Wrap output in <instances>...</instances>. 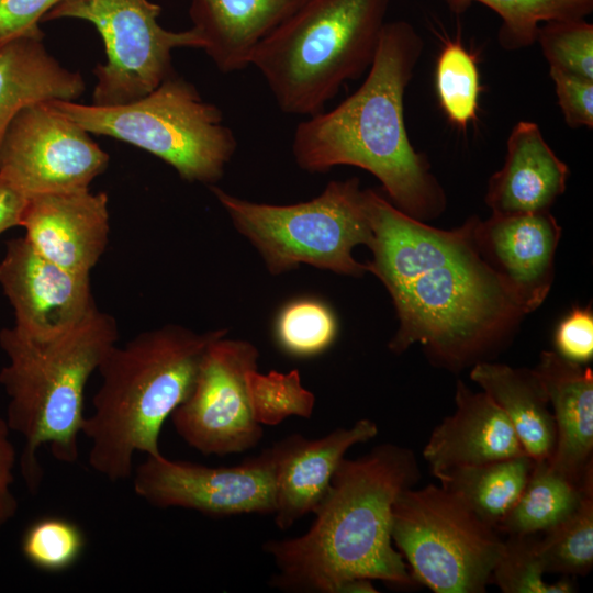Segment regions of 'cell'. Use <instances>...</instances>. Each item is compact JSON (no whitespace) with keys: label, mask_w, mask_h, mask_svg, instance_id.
I'll use <instances>...</instances> for the list:
<instances>
[{"label":"cell","mask_w":593,"mask_h":593,"mask_svg":"<svg viewBox=\"0 0 593 593\" xmlns=\"http://www.w3.org/2000/svg\"><path fill=\"white\" fill-rule=\"evenodd\" d=\"M225 334L167 324L108 350L97 370L93 413L81 428L93 471L118 482L133 474L136 452L161 455L163 424L190 394L209 344Z\"/></svg>","instance_id":"obj_4"},{"label":"cell","mask_w":593,"mask_h":593,"mask_svg":"<svg viewBox=\"0 0 593 593\" xmlns=\"http://www.w3.org/2000/svg\"><path fill=\"white\" fill-rule=\"evenodd\" d=\"M435 85L448 121L466 130L478 118L481 91L477 59L460 38L446 40L438 55Z\"/></svg>","instance_id":"obj_28"},{"label":"cell","mask_w":593,"mask_h":593,"mask_svg":"<svg viewBox=\"0 0 593 593\" xmlns=\"http://www.w3.org/2000/svg\"><path fill=\"white\" fill-rule=\"evenodd\" d=\"M424 42L406 21L385 22L378 49L361 86L329 111L300 122L292 154L312 174L335 166L359 167L382 184L388 200L419 221L434 219L446 197L426 157L410 142L404 120L405 89Z\"/></svg>","instance_id":"obj_2"},{"label":"cell","mask_w":593,"mask_h":593,"mask_svg":"<svg viewBox=\"0 0 593 593\" xmlns=\"http://www.w3.org/2000/svg\"><path fill=\"white\" fill-rule=\"evenodd\" d=\"M26 197L0 176V234L19 226Z\"/></svg>","instance_id":"obj_38"},{"label":"cell","mask_w":593,"mask_h":593,"mask_svg":"<svg viewBox=\"0 0 593 593\" xmlns=\"http://www.w3.org/2000/svg\"><path fill=\"white\" fill-rule=\"evenodd\" d=\"M363 199L372 230L367 270L390 293L400 323L389 349L419 343L432 361L456 371L482 361L524 313L478 249L477 217L445 231L372 189Z\"/></svg>","instance_id":"obj_1"},{"label":"cell","mask_w":593,"mask_h":593,"mask_svg":"<svg viewBox=\"0 0 593 593\" xmlns=\"http://www.w3.org/2000/svg\"><path fill=\"white\" fill-rule=\"evenodd\" d=\"M546 574L538 553L536 534L507 535L501 555L493 568L491 580L504 593H570L573 582L566 575L556 583L544 579Z\"/></svg>","instance_id":"obj_30"},{"label":"cell","mask_w":593,"mask_h":593,"mask_svg":"<svg viewBox=\"0 0 593 593\" xmlns=\"http://www.w3.org/2000/svg\"><path fill=\"white\" fill-rule=\"evenodd\" d=\"M133 489L158 508L182 507L212 517L273 514L275 456L269 447L232 467L146 456L135 468Z\"/></svg>","instance_id":"obj_13"},{"label":"cell","mask_w":593,"mask_h":593,"mask_svg":"<svg viewBox=\"0 0 593 593\" xmlns=\"http://www.w3.org/2000/svg\"><path fill=\"white\" fill-rule=\"evenodd\" d=\"M391 538L414 582L435 593H482L501 555L499 532L441 485L406 489L392 507Z\"/></svg>","instance_id":"obj_9"},{"label":"cell","mask_w":593,"mask_h":593,"mask_svg":"<svg viewBox=\"0 0 593 593\" xmlns=\"http://www.w3.org/2000/svg\"><path fill=\"white\" fill-rule=\"evenodd\" d=\"M250 391L260 425H277L292 415L310 418L313 414L315 396L303 388L299 370L262 374L256 369L250 376Z\"/></svg>","instance_id":"obj_32"},{"label":"cell","mask_w":593,"mask_h":593,"mask_svg":"<svg viewBox=\"0 0 593 593\" xmlns=\"http://www.w3.org/2000/svg\"><path fill=\"white\" fill-rule=\"evenodd\" d=\"M63 0H0V43L20 36H43L40 23Z\"/></svg>","instance_id":"obj_36"},{"label":"cell","mask_w":593,"mask_h":593,"mask_svg":"<svg viewBox=\"0 0 593 593\" xmlns=\"http://www.w3.org/2000/svg\"><path fill=\"white\" fill-rule=\"evenodd\" d=\"M585 474L581 483H575L553 470L548 460L534 461L522 494L496 530L524 535L542 533L555 526L578 506Z\"/></svg>","instance_id":"obj_25"},{"label":"cell","mask_w":593,"mask_h":593,"mask_svg":"<svg viewBox=\"0 0 593 593\" xmlns=\"http://www.w3.org/2000/svg\"><path fill=\"white\" fill-rule=\"evenodd\" d=\"M536 42L549 68L593 79V25L584 19L545 22Z\"/></svg>","instance_id":"obj_33"},{"label":"cell","mask_w":593,"mask_h":593,"mask_svg":"<svg viewBox=\"0 0 593 593\" xmlns=\"http://www.w3.org/2000/svg\"><path fill=\"white\" fill-rule=\"evenodd\" d=\"M337 335L332 309L315 298H299L287 303L275 323L278 346L294 357H312L325 351Z\"/></svg>","instance_id":"obj_29"},{"label":"cell","mask_w":593,"mask_h":593,"mask_svg":"<svg viewBox=\"0 0 593 593\" xmlns=\"http://www.w3.org/2000/svg\"><path fill=\"white\" fill-rule=\"evenodd\" d=\"M390 0H306L254 49L250 65L287 114L325 109L369 70Z\"/></svg>","instance_id":"obj_6"},{"label":"cell","mask_w":593,"mask_h":593,"mask_svg":"<svg viewBox=\"0 0 593 593\" xmlns=\"http://www.w3.org/2000/svg\"><path fill=\"white\" fill-rule=\"evenodd\" d=\"M259 353L243 339H213L188 398L170 415L176 433L197 451L225 456L258 445L264 430L253 407L250 376Z\"/></svg>","instance_id":"obj_11"},{"label":"cell","mask_w":593,"mask_h":593,"mask_svg":"<svg viewBox=\"0 0 593 593\" xmlns=\"http://www.w3.org/2000/svg\"><path fill=\"white\" fill-rule=\"evenodd\" d=\"M454 13H462L471 2L493 10L501 19L499 43L507 51L536 42L539 26L548 21L584 19L593 11V0H445Z\"/></svg>","instance_id":"obj_27"},{"label":"cell","mask_w":593,"mask_h":593,"mask_svg":"<svg viewBox=\"0 0 593 593\" xmlns=\"http://www.w3.org/2000/svg\"><path fill=\"white\" fill-rule=\"evenodd\" d=\"M306 0H191L189 15L203 51L223 74L250 66L256 46Z\"/></svg>","instance_id":"obj_21"},{"label":"cell","mask_w":593,"mask_h":593,"mask_svg":"<svg viewBox=\"0 0 593 593\" xmlns=\"http://www.w3.org/2000/svg\"><path fill=\"white\" fill-rule=\"evenodd\" d=\"M86 90L78 71L63 67L45 48L43 36L0 43V147L15 115L26 105L75 101Z\"/></svg>","instance_id":"obj_22"},{"label":"cell","mask_w":593,"mask_h":593,"mask_svg":"<svg viewBox=\"0 0 593 593\" xmlns=\"http://www.w3.org/2000/svg\"><path fill=\"white\" fill-rule=\"evenodd\" d=\"M0 287L13 309V326L35 338L65 333L98 309L90 275L46 259L24 236L7 242Z\"/></svg>","instance_id":"obj_14"},{"label":"cell","mask_w":593,"mask_h":593,"mask_svg":"<svg viewBox=\"0 0 593 593\" xmlns=\"http://www.w3.org/2000/svg\"><path fill=\"white\" fill-rule=\"evenodd\" d=\"M368 418L339 427L317 439L292 434L271 446L275 456V522L286 530L313 513L324 499L332 477L347 450L378 435Z\"/></svg>","instance_id":"obj_17"},{"label":"cell","mask_w":593,"mask_h":593,"mask_svg":"<svg viewBox=\"0 0 593 593\" xmlns=\"http://www.w3.org/2000/svg\"><path fill=\"white\" fill-rule=\"evenodd\" d=\"M210 189L270 273L302 264L353 277L368 271L353 257L357 245L369 247L372 240L358 178L329 181L320 195L289 205L251 202L214 184Z\"/></svg>","instance_id":"obj_8"},{"label":"cell","mask_w":593,"mask_h":593,"mask_svg":"<svg viewBox=\"0 0 593 593\" xmlns=\"http://www.w3.org/2000/svg\"><path fill=\"white\" fill-rule=\"evenodd\" d=\"M10 432L7 419L0 416V533L15 516L19 507L12 491L16 450L10 440Z\"/></svg>","instance_id":"obj_37"},{"label":"cell","mask_w":593,"mask_h":593,"mask_svg":"<svg viewBox=\"0 0 593 593\" xmlns=\"http://www.w3.org/2000/svg\"><path fill=\"white\" fill-rule=\"evenodd\" d=\"M19 226L43 257L90 275L109 240L108 195L85 189L26 197Z\"/></svg>","instance_id":"obj_16"},{"label":"cell","mask_w":593,"mask_h":593,"mask_svg":"<svg viewBox=\"0 0 593 593\" xmlns=\"http://www.w3.org/2000/svg\"><path fill=\"white\" fill-rule=\"evenodd\" d=\"M456 409L432 432L423 449L432 474L461 467L525 455L514 428L500 406L484 392H472L458 381Z\"/></svg>","instance_id":"obj_18"},{"label":"cell","mask_w":593,"mask_h":593,"mask_svg":"<svg viewBox=\"0 0 593 593\" xmlns=\"http://www.w3.org/2000/svg\"><path fill=\"white\" fill-rule=\"evenodd\" d=\"M419 475L415 454L395 444H381L356 459L344 457L309 530L264 544L277 568L269 584L293 593H338L354 579L413 586L392 546L391 521L396 497Z\"/></svg>","instance_id":"obj_3"},{"label":"cell","mask_w":593,"mask_h":593,"mask_svg":"<svg viewBox=\"0 0 593 593\" xmlns=\"http://www.w3.org/2000/svg\"><path fill=\"white\" fill-rule=\"evenodd\" d=\"M534 466L527 455L452 469L440 485L458 495L484 523L494 527L522 494Z\"/></svg>","instance_id":"obj_24"},{"label":"cell","mask_w":593,"mask_h":593,"mask_svg":"<svg viewBox=\"0 0 593 593\" xmlns=\"http://www.w3.org/2000/svg\"><path fill=\"white\" fill-rule=\"evenodd\" d=\"M568 176L538 124L519 121L507 137L503 167L489 180L485 203L492 214L548 211L564 192Z\"/></svg>","instance_id":"obj_19"},{"label":"cell","mask_w":593,"mask_h":593,"mask_svg":"<svg viewBox=\"0 0 593 593\" xmlns=\"http://www.w3.org/2000/svg\"><path fill=\"white\" fill-rule=\"evenodd\" d=\"M561 227L550 213L492 214L475 219L474 239L484 260L527 314L546 299Z\"/></svg>","instance_id":"obj_15"},{"label":"cell","mask_w":593,"mask_h":593,"mask_svg":"<svg viewBox=\"0 0 593 593\" xmlns=\"http://www.w3.org/2000/svg\"><path fill=\"white\" fill-rule=\"evenodd\" d=\"M556 353L562 358L586 363L593 356V313L590 306L574 307L558 324L555 332Z\"/></svg>","instance_id":"obj_35"},{"label":"cell","mask_w":593,"mask_h":593,"mask_svg":"<svg viewBox=\"0 0 593 593\" xmlns=\"http://www.w3.org/2000/svg\"><path fill=\"white\" fill-rule=\"evenodd\" d=\"M118 339L114 317L98 309L53 337H31L14 326L0 331V347L8 358L0 370V384L9 398L5 419L24 438L20 467L31 493L38 491L44 475L37 459L42 446L48 445L60 462L78 460L85 389Z\"/></svg>","instance_id":"obj_5"},{"label":"cell","mask_w":593,"mask_h":593,"mask_svg":"<svg viewBox=\"0 0 593 593\" xmlns=\"http://www.w3.org/2000/svg\"><path fill=\"white\" fill-rule=\"evenodd\" d=\"M558 103L571 128L593 126V79L549 68Z\"/></svg>","instance_id":"obj_34"},{"label":"cell","mask_w":593,"mask_h":593,"mask_svg":"<svg viewBox=\"0 0 593 593\" xmlns=\"http://www.w3.org/2000/svg\"><path fill=\"white\" fill-rule=\"evenodd\" d=\"M552 407L557 441L549 465L575 483L592 468L593 373L556 351H542L535 368Z\"/></svg>","instance_id":"obj_20"},{"label":"cell","mask_w":593,"mask_h":593,"mask_svg":"<svg viewBox=\"0 0 593 593\" xmlns=\"http://www.w3.org/2000/svg\"><path fill=\"white\" fill-rule=\"evenodd\" d=\"M538 537V553L546 573L585 575L593 566V469L584 478L578 506Z\"/></svg>","instance_id":"obj_26"},{"label":"cell","mask_w":593,"mask_h":593,"mask_svg":"<svg viewBox=\"0 0 593 593\" xmlns=\"http://www.w3.org/2000/svg\"><path fill=\"white\" fill-rule=\"evenodd\" d=\"M108 165L90 133L47 101L24 107L0 147V176L25 197L89 189Z\"/></svg>","instance_id":"obj_12"},{"label":"cell","mask_w":593,"mask_h":593,"mask_svg":"<svg viewBox=\"0 0 593 593\" xmlns=\"http://www.w3.org/2000/svg\"><path fill=\"white\" fill-rule=\"evenodd\" d=\"M161 8L149 0H63L42 22L74 18L94 25L103 40L107 63L94 68V105L136 101L176 74L171 53L179 47L203 49L191 27L172 32L158 23Z\"/></svg>","instance_id":"obj_10"},{"label":"cell","mask_w":593,"mask_h":593,"mask_svg":"<svg viewBox=\"0 0 593 593\" xmlns=\"http://www.w3.org/2000/svg\"><path fill=\"white\" fill-rule=\"evenodd\" d=\"M86 547L83 530L75 522L45 516L32 522L21 538L23 557L44 572H63L71 568Z\"/></svg>","instance_id":"obj_31"},{"label":"cell","mask_w":593,"mask_h":593,"mask_svg":"<svg viewBox=\"0 0 593 593\" xmlns=\"http://www.w3.org/2000/svg\"><path fill=\"white\" fill-rule=\"evenodd\" d=\"M470 378L500 406L524 450L534 460H550L557 441L546 390L535 369L479 361Z\"/></svg>","instance_id":"obj_23"},{"label":"cell","mask_w":593,"mask_h":593,"mask_svg":"<svg viewBox=\"0 0 593 593\" xmlns=\"http://www.w3.org/2000/svg\"><path fill=\"white\" fill-rule=\"evenodd\" d=\"M47 102L90 134L123 141L160 158L188 182L213 186L237 148L221 110L177 74L125 104Z\"/></svg>","instance_id":"obj_7"}]
</instances>
